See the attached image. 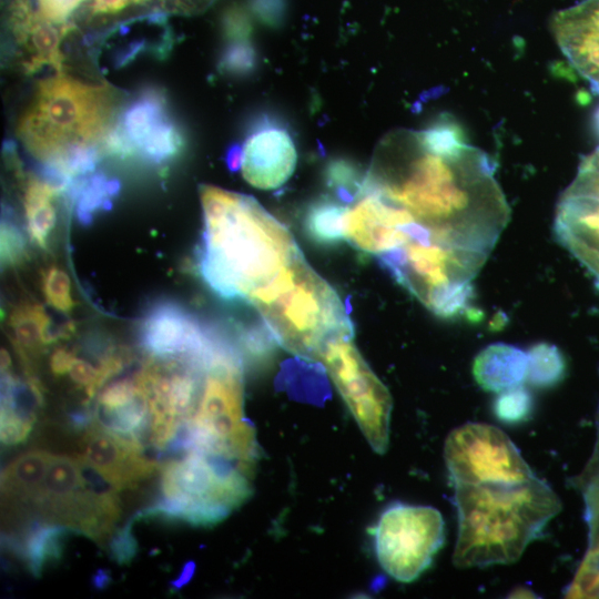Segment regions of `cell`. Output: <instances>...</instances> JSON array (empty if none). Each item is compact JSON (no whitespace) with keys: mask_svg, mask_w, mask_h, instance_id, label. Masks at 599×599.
Masks as SVG:
<instances>
[{"mask_svg":"<svg viewBox=\"0 0 599 599\" xmlns=\"http://www.w3.org/2000/svg\"><path fill=\"white\" fill-rule=\"evenodd\" d=\"M495 172L488 154L441 116L384 138L364 186L406 210L434 243L488 256L510 217Z\"/></svg>","mask_w":599,"mask_h":599,"instance_id":"cell-1","label":"cell"},{"mask_svg":"<svg viewBox=\"0 0 599 599\" xmlns=\"http://www.w3.org/2000/svg\"><path fill=\"white\" fill-rule=\"evenodd\" d=\"M200 196L204 231L197 267L220 298L250 303L303 255L287 227L254 197L205 184Z\"/></svg>","mask_w":599,"mask_h":599,"instance_id":"cell-2","label":"cell"},{"mask_svg":"<svg viewBox=\"0 0 599 599\" xmlns=\"http://www.w3.org/2000/svg\"><path fill=\"white\" fill-rule=\"evenodd\" d=\"M458 568L511 564L560 511L558 496L537 476L524 481L454 485Z\"/></svg>","mask_w":599,"mask_h":599,"instance_id":"cell-3","label":"cell"},{"mask_svg":"<svg viewBox=\"0 0 599 599\" xmlns=\"http://www.w3.org/2000/svg\"><path fill=\"white\" fill-rule=\"evenodd\" d=\"M250 304L258 311L274 339L306 361L319 362L329 341L354 334L342 298L304 255L255 294Z\"/></svg>","mask_w":599,"mask_h":599,"instance_id":"cell-4","label":"cell"},{"mask_svg":"<svg viewBox=\"0 0 599 599\" xmlns=\"http://www.w3.org/2000/svg\"><path fill=\"white\" fill-rule=\"evenodd\" d=\"M120 93L110 84H88L59 74L40 82L18 123V135L42 162L106 136Z\"/></svg>","mask_w":599,"mask_h":599,"instance_id":"cell-5","label":"cell"},{"mask_svg":"<svg viewBox=\"0 0 599 599\" xmlns=\"http://www.w3.org/2000/svg\"><path fill=\"white\" fill-rule=\"evenodd\" d=\"M487 255L410 240L377 258L395 281L441 318L469 313L471 281Z\"/></svg>","mask_w":599,"mask_h":599,"instance_id":"cell-6","label":"cell"},{"mask_svg":"<svg viewBox=\"0 0 599 599\" xmlns=\"http://www.w3.org/2000/svg\"><path fill=\"white\" fill-rule=\"evenodd\" d=\"M372 535L380 568L399 582H412L443 547L445 522L432 506L395 502L382 511Z\"/></svg>","mask_w":599,"mask_h":599,"instance_id":"cell-7","label":"cell"},{"mask_svg":"<svg viewBox=\"0 0 599 599\" xmlns=\"http://www.w3.org/2000/svg\"><path fill=\"white\" fill-rule=\"evenodd\" d=\"M319 362L369 446L377 454L386 453L389 443L392 396L358 352L353 335L329 341Z\"/></svg>","mask_w":599,"mask_h":599,"instance_id":"cell-8","label":"cell"},{"mask_svg":"<svg viewBox=\"0 0 599 599\" xmlns=\"http://www.w3.org/2000/svg\"><path fill=\"white\" fill-rule=\"evenodd\" d=\"M444 459L453 486L485 481H524L536 475L499 428L466 423L447 436Z\"/></svg>","mask_w":599,"mask_h":599,"instance_id":"cell-9","label":"cell"},{"mask_svg":"<svg viewBox=\"0 0 599 599\" xmlns=\"http://www.w3.org/2000/svg\"><path fill=\"white\" fill-rule=\"evenodd\" d=\"M297 149L288 125L272 112L255 114L242 144V175L261 190H275L292 176Z\"/></svg>","mask_w":599,"mask_h":599,"instance_id":"cell-10","label":"cell"},{"mask_svg":"<svg viewBox=\"0 0 599 599\" xmlns=\"http://www.w3.org/2000/svg\"><path fill=\"white\" fill-rule=\"evenodd\" d=\"M212 326L203 325L180 304L161 300L152 304L140 325V345L156 358H191L207 348Z\"/></svg>","mask_w":599,"mask_h":599,"instance_id":"cell-11","label":"cell"},{"mask_svg":"<svg viewBox=\"0 0 599 599\" xmlns=\"http://www.w3.org/2000/svg\"><path fill=\"white\" fill-rule=\"evenodd\" d=\"M351 204L345 240L354 247L378 257L409 241L406 226L415 220L406 210L366 187Z\"/></svg>","mask_w":599,"mask_h":599,"instance_id":"cell-12","label":"cell"},{"mask_svg":"<svg viewBox=\"0 0 599 599\" xmlns=\"http://www.w3.org/2000/svg\"><path fill=\"white\" fill-rule=\"evenodd\" d=\"M80 447L81 455L119 490L134 487L162 467L144 456L141 440L108 432L95 420L85 429Z\"/></svg>","mask_w":599,"mask_h":599,"instance_id":"cell-13","label":"cell"},{"mask_svg":"<svg viewBox=\"0 0 599 599\" xmlns=\"http://www.w3.org/2000/svg\"><path fill=\"white\" fill-rule=\"evenodd\" d=\"M551 29L568 62L599 94V0H583L557 12Z\"/></svg>","mask_w":599,"mask_h":599,"instance_id":"cell-14","label":"cell"},{"mask_svg":"<svg viewBox=\"0 0 599 599\" xmlns=\"http://www.w3.org/2000/svg\"><path fill=\"white\" fill-rule=\"evenodd\" d=\"M34 0H7L6 24L14 40L28 53L22 63L27 72H34L43 65L61 69L63 57L60 42L73 29L71 23H54L38 10Z\"/></svg>","mask_w":599,"mask_h":599,"instance_id":"cell-15","label":"cell"},{"mask_svg":"<svg viewBox=\"0 0 599 599\" xmlns=\"http://www.w3.org/2000/svg\"><path fill=\"white\" fill-rule=\"evenodd\" d=\"M81 509V483L74 456L53 455L35 510L49 522L77 530Z\"/></svg>","mask_w":599,"mask_h":599,"instance_id":"cell-16","label":"cell"},{"mask_svg":"<svg viewBox=\"0 0 599 599\" xmlns=\"http://www.w3.org/2000/svg\"><path fill=\"white\" fill-rule=\"evenodd\" d=\"M527 352L505 343L483 348L474 359L473 375L487 392L500 393L521 385L527 377Z\"/></svg>","mask_w":599,"mask_h":599,"instance_id":"cell-17","label":"cell"},{"mask_svg":"<svg viewBox=\"0 0 599 599\" xmlns=\"http://www.w3.org/2000/svg\"><path fill=\"white\" fill-rule=\"evenodd\" d=\"M52 457L43 450L17 457L1 473L2 496L35 509Z\"/></svg>","mask_w":599,"mask_h":599,"instance_id":"cell-18","label":"cell"},{"mask_svg":"<svg viewBox=\"0 0 599 599\" xmlns=\"http://www.w3.org/2000/svg\"><path fill=\"white\" fill-rule=\"evenodd\" d=\"M70 532L78 531L42 518L27 526L22 539L20 538L23 547L22 560L34 577H40L49 564L62 558L64 540Z\"/></svg>","mask_w":599,"mask_h":599,"instance_id":"cell-19","label":"cell"},{"mask_svg":"<svg viewBox=\"0 0 599 599\" xmlns=\"http://www.w3.org/2000/svg\"><path fill=\"white\" fill-rule=\"evenodd\" d=\"M348 206L336 197L322 196L312 202L304 214L306 235L316 244L332 246L345 238Z\"/></svg>","mask_w":599,"mask_h":599,"instance_id":"cell-20","label":"cell"},{"mask_svg":"<svg viewBox=\"0 0 599 599\" xmlns=\"http://www.w3.org/2000/svg\"><path fill=\"white\" fill-rule=\"evenodd\" d=\"M58 193H61L58 189L35 177L29 180L24 191L23 205L29 235L39 247L44 250L57 221V211L52 200Z\"/></svg>","mask_w":599,"mask_h":599,"instance_id":"cell-21","label":"cell"},{"mask_svg":"<svg viewBox=\"0 0 599 599\" xmlns=\"http://www.w3.org/2000/svg\"><path fill=\"white\" fill-rule=\"evenodd\" d=\"M165 116L164 94L155 88H146L129 103L119 125L139 151L150 131Z\"/></svg>","mask_w":599,"mask_h":599,"instance_id":"cell-22","label":"cell"},{"mask_svg":"<svg viewBox=\"0 0 599 599\" xmlns=\"http://www.w3.org/2000/svg\"><path fill=\"white\" fill-rule=\"evenodd\" d=\"M49 316L38 304L24 303L13 309L10 325L13 329V346L21 358L24 369H32V356L42 343V328Z\"/></svg>","mask_w":599,"mask_h":599,"instance_id":"cell-23","label":"cell"},{"mask_svg":"<svg viewBox=\"0 0 599 599\" xmlns=\"http://www.w3.org/2000/svg\"><path fill=\"white\" fill-rule=\"evenodd\" d=\"M528 383L538 388H549L566 375V359L560 349L549 343H537L528 352Z\"/></svg>","mask_w":599,"mask_h":599,"instance_id":"cell-24","label":"cell"},{"mask_svg":"<svg viewBox=\"0 0 599 599\" xmlns=\"http://www.w3.org/2000/svg\"><path fill=\"white\" fill-rule=\"evenodd\" d=\"M184 139L181 129L165 116L148 134L139 152L150 164H163L175 158L182 150Z\"/></svg>","mask_w":599,"mask_h":599,"instance_id":"cell-25","label":"cell"},{"mask_svg":"<svg viewBox=\"0 0 599 599\" xmlns=\"http://www.w3.org/2000/svg\"><path fill=\"white\" fill-rule=\"evenodd\" d=\"M366 172L347 159H333L325 167V183L343 203H353L363 192Z\"/></svg>","mask_w":599,"mask_h":599,"instance_id":"cell-26","label":"cell"},{"mask_svg":"<svg viewBox=\"0 0 599 599\" xmlns=\"http://www.w3.org/2000/svg\"><path fill=\"white\" fill-rule=\"evenodd\" d=\"M108 179L103 173L89 176L87 186L77 201L75 216L78 222L88 226L92 223L94 214L112 209V196L106 190Z\"/></svg>","mask_w":599,"mask_h":599,"instance_id":"cell-27","label":"cell"},{"mask_svg":"<svg viewBox=\"0 0 599 599\" xmlns=\"http://www.w3.org/2000/svg\"><path fill=\"white\" fill-rule=\"evenodd\" d=\"M258 67V54L252 40L226 42L217 61L219 70L227 75L245 77Z\"/></svg>","mask_w":599,"mask_h":599,"instance_id":"cell-28","label":"cell"},{"mask_svg":"<svg viewBox=\"0 0 599 599\" xmlns=\"http://www.w3.org/2000/svg\"><path fill=\"white\" fill-rule=\"evenodd\" d=\"M28 256L27 242L22 229L11 207L4 205L1 219V266L13 267Z\"/></svg>","mask_w":599,"mask_h":599,"instance_id":"cell-29","label":"cell"},{"mask_svg":"<svg viewBox=\"0 0 599 599\" xmlns=\"http://www.w3.org/2000/svg\"><path fill=\"white\" fill-rule=\"evenodd\" d=\"M534 398L521 385L500 392L494 403V413L504 424H520L530 418Z\"/></svg>","mask_w":599,"mask_h":599,"instance_id":"cell-30","label":"cell"},{"mask_svg":"<svg viewBox=\"0 0 599 599\" xmlns=\"http://www.w3.org/2000/svg\"><path fill=\"white\" fill-rule=\"evenodd\" d=\"M42 290L47 302L61 312H70L74 306L68 274L52 266L42 275Z\"/></svg>","mask_w":599,"mask_h":599,"instance_id":"cell-31","label":"cell"},{"mask_svg":"<svg viewBox=\"0 0 599 599\" xmlns=\"http://www.w3.org/2000/svg\"><path fill=\"white\" fill-rule=\"evenodd\" d=\"M155 1L166 2V0H84L79 9L80 14L87 20H103L129 10L146 8Z\"/></svg>","mask_w":599,"mask_h":599,"instance_id":"cell-32","label":"cell"},{"mask_svg":"<svg viewBox=\"0 0 599 599\" xmlns=\"http://www.w3.org/2000/svg\"><path fill=\"white\" fill-rule=\"evenodd\" d=\"M220 29L225 42L252 40V19L242 6L233 4L226 8L221 16Z\"/></svg>","mask_w":599,"mask_h":599,"instance_id":"cell-33","label":"cell"},{"mask_svg":"<svg viewBox=\"0 0 599 599\" xmlns=\"http://www.w3.org/2000/svg\"><path fill=\"white\" fill-rule=\"evenodd\" d=\"M139 393L136 377H125L105 386L98 395L97 408L113 410L130 403Z\"/></svg>","mask_w":599,"mask_h":599,"instance_id":"cell-34","label":"cell"},{"mask_svg":"<svg viewBox=\"0 0 599 599\" xmlns=\"http://www.w3.org/2000/svg\"><path fill=\"white\" fill-rule=\"evenodd\" d=\"M133 516L123 527L116 530L110 540L111 558L119 565H128L138 552V541L132 532V525L135 521Z\"/></svg>","mask_w":599,"mask_h":599,"instance_id":"cell-35","label":"cell"},{"mask_svg":"<svg viewBox=\"0 0 599 599\" xmlns=\"http://www.w3.org/2000/svg\"><path fill=\"white\" fill-rule=\"evenodd\" d=\"M251 13L270 28L280 27L286 13L285 0H248Z\"/></svg>","mask_w":599,"mask_h":599,"instance_id":"cell-36","label":"cell"},{"mask_svg":"<svg viewBox=\"0 0 599 599\" xmlns=\"http://www.w3.org/2000/svg\"><path fill=\"white\" fill-rule=\"evenodd\" d=\"M39 12L54 23H67V19L81 7L84 0H34Z\"/></svg>","mask_w":599,"mask_h":599,"instance_id":"cell-37","label":"cell"},{"mask_svg":"<svg viewBox=\"0 0 599 599\" xmlns=\"http://www.w3.org/2000/svg\"><path fill=\"white\" fill-rule=\"evenodd\" d=\"M69 374L75 384L84 388L87 402L92 400L98 392L97 379L99 369L94 368L87 361L75 358L69 369Z\"/></svg>","mask_w":599,"mask_h":599,"instance_id":"cell-38","label":"cell"},{"mask_svg":"<svg viewBox=\"0 0 599 599\" xmlns=\"http://www.w3.org/2000/svg\"><path fill=\"white\" fill-rule=\"evenodd\" d=\"M75 359L74 353L60 347L57 348L50 357V369L55 376H60L69 372L73 361Z\"/></svg>","mask_w":599,"mask_h":599,"instance_id":"cell-39","label":"cell"},{"mask_svg":"<svg viewBox=\"0 0 599 599\" xmlns=\"http://www.w3.org/2000/svg\"><path fill=\"white\" fill-rule=\"evenodd\" d=\"M214 1L215 0H166L170 7L182 12L202 11Z\"/></svg>","mask_w":599,"mask_h":599,"instance_id":"cell-40","label":"cell"},{"mask_svg":"<svg viewBox=\"0 0 599 599\" xmlns=\"http://www.w3.org/2000/svg\"><path fill=\"white\" fill-rule=\"evenodd\" d=\"M225 162L227 169L232 172H235L241 169L242 163V145L234 143L227 148Z\"/></svg>","mask_w":599,"mask_h":599,"instance_id":"cell-41","label":"cell"},{"mask_svg":"<svg viewBox=\"0 0 599 599\" xmlns=\"http://www.w3.org/2000/svg\"><path fill=\"white\" fill-rule=\"evenodd\" d=\"M195 565L192 561L186 562L179 577L170 582V589L172 592L181 589L184 585H186L190 579L192 578V575L194 572Z\"/></svg>","mask_w":599,"mask_h":599,"instance_id":"cell-42","label":"cell"},{"mask_svg":"<svg viewBox=\"0 0 599 599\" xmlns=\"http://www.w3.org/2000/svg\"><path fill=\"white\" fill-rule=\"evenodd\" d=\"M579 255H583V256L587 257L588 268L596 276L597 282L599 284V248L593 250V251H591V250L583 251L580 254H578V256Z\"/></svg>","mask_w":599,"mask_h":599,"instance_id":"cell-43","label":"cell"},{"mask_svg":"<svg viewBox=\"0 0 599 599\" xmlns=\"http://www.w3.org/2000/svg\"><path fill=\"white\" fill-rule=\"evenodd\" d=\"M110 576L104 570H98L92 579L93 587L97 589H103L110 583Z\"/></svg>","mask_w":599,"mask_h":599,"instance_id":"cell-44","label":"cell"},{"mask_svg":"<svg viewBox=\"0 0 599 599\" xmlns=\"http://www.w3.org/2000/svg\"><path fill=\"white\" fill-rule=\"evenodd\" d=\"M11 366V358L7 349L1 348V373L8 372Z\"/></svg>","mask_w":599,"mask_h":599,"instance_id":"cell-45","label":"cell"}]
</instances>
